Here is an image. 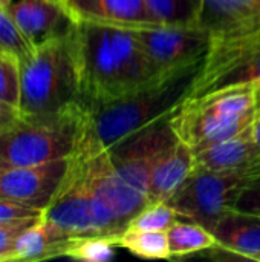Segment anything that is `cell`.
<instances>
[{
    "label": "cell",
    "mask_w": 260,
    "mask_h": 262,
    "mask_svg": "<svg viewBox=\"0 0 260 262\" xmlns=\"http://www.w3.org/2000/svg\"><path fill=\"white\" fill-rule=\"evenodd\" d=\"M170 126L176 138L185 143L195 154L245 132L254 123V112L245 115H221L201 106L182 101L172 112Z\"/></svg>",
    "instance_id": "cell-11"
},
{
    "label": "cell",
    "mask_w": 260,
    "mask_h": 262,
    "mask_svg": "<svg viewBox=\"0 0 260 262\" xmlns=\"http://www.w3.org/2000/svg\"><path fill=\"white\" fill-rule=\"evenodd\" d=\"M72 43L81 84L80 103L116 100L167 75L155 71L135 29L77 21Z\"/></svg>",
    "instance_id": "cell-1"
},
{
    "label": "cell",
    "mask_w": 260,
    "mask_h": 262,
    "mask_svg": "<svg viewBox=\"0 0 260 262\" xmlns=\"http://www.w3.org/2000/svg\"><path fill=\"white\" fill-rule=\"evenodd\" d=\"M40 216H43V212L38 209L0 198V221L3 223L23 221V220H32V218H40Z\"/></svg>",
    "instance_id": "cell-28"
},
{
    "label": "cell",
    "mask_w": 260,
    "mask_h": 262,
    "mask_svg": "<svg viewBox=\"0 0 260 262\" xmlns=\"http://www.w3.org/2000/svg\"><path fill=\"white\" fill-rule=\"evenodd\" d=\"M70 160L87 187L110 210L124 232L130 220L146 207V196L120 177L106 150L92 155L74 154Z\"/></svg>",
    "instance_id": "cell-10"
},
{
    "label": "cell",
    "mask_w": 260,
    "mask_h": 262,
    "mask_svg": "<svg viewBox=\"0 0 260 262\" xmlns=\"http://www.w3.org/2000/svg\"><path fill=\"white\" fill-rule=\"evenodd\" d=\"M199 28L211 40H228L260 35L259 0H204Z\"/></svg>",
    "instance_id": "cell-14"
},
{
    "label": "cell",
    "mask_w": 260,
    "mask_h": 262,
    "mask_svg": "<svg viewBox=\"0 0 260 262\" xmlns=\"http://www.w3.org/2000/svg\"><path fill=\"white\" fill-rule=\"evenodd\" d=\"M233 212L260 218V177L254 178L238 196Z\"/></svg>",
    "instance_id": "cell-27"
},
{
    "label": "cell",
    "mask_w": 260,
    "mask_h": 262,
    "mask_svg": "<svg viewBox=\"0 0 260 262\" xmlns=\"http://www.w3.org/2000/svg\"><path fill=\"white\" fill-rule=\"evenodd\" d=\"M260 84V35L211 40L205 60L185 100L210 94Z\"/></svg>",
    "instance_id": "cell-7"
},
{
    "label": "cell",
    "mask_w": 260,
    "mask_h": 262,
    "mask_svg": "<svg viewBox=\"0 0 260 262\" xmlns=\"http://www.w3.org/2000/svg\"><path fill=\"white\" fill-rule=\"evenodd\" d=\"M253 137H254L256 141L260 143V120L254 121V124H253Z\"/></svg>",
    "instance_id": "cell-31"
},
{
    "label": "cell",
    "mask_w": 260,
    "mask_h": 262,
    "mask_svg": "<svg viewBox=\"0 0 260 262\" xmlns=\"http://www.w3.org/2000/svg\"><path fill=\"white\" fill-rule=\"evenodd\" d=\"M254 121L260 120V84L256 86V106H254Z\"/></svg>",
    "instance_id": "cell-30"
},
{
    "label": "cell",
    "mask_w": 260,
    "mask_h": 262,
    "mask_svg": "<svg viewBox=\"0 0 260 262\" xmlns=\"http://www.w3.org/2000/svg\"><path fill=\"white\" fill-rule=\"evenodd\" d=\"M260 172H218L195 167L182 187L167 201L181 220L213 229L227 213L233 212L241 192Z\"/></svg>",
    "instance_id": "cell-5"
},
{
    "label": "cell",
    "mask_w": 260,
    "mask_h": 262,
    "mask_svg": "<svg viewBox=\"0 0 260 262\" xmlns=\"http://www.w3.org/2000/svg\"><path fill=\"white\" fill-rule=\"evenodd\" d=\"M256 261H259V262H260V256H257V258H256Z\"/></svg>",
    "instance_id": "cell-33"
},
{
    "label": "cell",
    "mask_w": 260,
    "mask_h": 262,
    "mask_svg": "<svg viewBox=\"0 0 260 262\" xmlns=\"http://www.w3.org/2000/svg\"><path fill=\"white\" fill-rule=\"evenodd\" d=\"M21 115H23V112H21L20 107L12 106V104L5 103V101L0 100V129L11 124L12 121H15Z\"/></svg>",
    "instance_id": "cell-29"
},
{
    "label": "cell",
    "mask_w": 260,
    "mask_h": 262,
    "mask_svg": "<svg viewBox=\"0 0 260 262\" xmlns=\"http://www.w3.org/2000/svg\"><path fill=\"white\" fill-rule=\"evenodd\" d=\"M204 60L167 74L121 98L80 103L86 120L74 154L92 155L107 150L138 130L172 115L188 97Z\"/></svg>",
    "instance_id": "cell-2"
},
{
    "label": "cell",
    "mask_w": 260,
    "mask_h": 262,
    "mask_svg": "<svg viewBox=\"0 0 260 262\" xmlns=\"http://www.w3.org/2000/svg\"><path fill=\"white\" fill-rule=\"evenodd\" d=\"M69 158L37 166L0 167V198L44 212L67 173Z\"/></svg>",
    "instance_id": "cell-12"
},
{
    "label": "cell",
    "mask_w": 260,
    "mask_h": 262,
    "mask_svg": "<svg viewBox=\"0 0 260 262\" xmlns=\"http://www.w3.org/2000/svg\"><path fill=\"white\" fill-rule=\"evenodd\" d=\"M196 167V155L182 141H176L155 164L149 189L147 204L167 203L187 181ZM146 204V206H147Z\"/></svg>",
    "instance_id": "cell-16"
},
{
    "label": "cell",
    "mask_w": 260,
    "mask_h": 262,
    "mask_svg": "<svg viewBox=\"0 0 260 262\" xmlns=\"http://www.w3.org/2000/svg\"><path fill=\"white\" fill-rule=\"evenodd\" d=\"M204 0H144L156 25L198 26Z\"/></svg>",
    "instance_id": "cell-20"
},
{
    "label": "cell",
    "mask_w": 260,
    "mask_h": 262,
    "mask_svg": "<svg viewBox=\"0 0 260 262\" xmlns=\"http://www.w3.org/2000/svg\"><path fill=\"white\" fill-rule=\"evenodd\" d=\"M84 120L81 104L41 115L23 114L0 129V167L37 166L72 157Z\"/></svg>",
    "instance_id": "cell-3"
},
{
    "label": "cell",
    "mask_w": 260,
    "mask_h": 262,
    "mask_svg": "<svg viewBox=\"0 0 260 262\" xmlns=\"http://www.w3.org/2000/svg\"><path fill=\"white\" fill-rule=\"evenodd\" d=\"M40 218L23 220V221H12V223H3V221H0V262H11L12 247H14L17 238L29 226H32L34 223H37Z\"/></svg>",
    "instance_id": "cell-26"
},
{
    "label": "cell",
    "mask_w": 260,
    "mask_h": 262,
    "mask_svg": "<svg viewBox=\"0 0 260 262\" xmlns=\"http://www.w3.org/2000/svg\"><path fill=\"white\" fill-rule=\"evenodd\" d=\"M34 51V46L20 31L8 6L0 3V52L11 54L23 60Z\"/></svg>",
    "instance_id": "cell-23"
},
{
    "label": "cell",
    "mask_w": 260,
    "mask_h": 262,
    "mask_svg": "<svg viewBox=\"0 0 260 262\" xmlns=\"http://www.w3.org/2000/svg\"><path fill=\"white\" fill-rule=\"evenodd\" d=\"M167 238L172 258L210 252L219 246L216 236L210 229L187 220H178L167 230Z\"/></svg>",
    "instance_id": "cell-19"
},
{
    "label": "cell",
    "mask_w": 260,
    "mask_h": 262,
    "mask_svg": "<svg viewBox=\"0 0 260 262\" xmlns=\"http://www.w3.org/2000/svg\"><path fill=\"white\" fill-rule=\"evenodd\" d=\"M135 32L158 74H170L202 61L211 45V35L199 26L156 25Z\"/></svg>",
    "instance_id": "cell-9"
},
{
    "label": "cell",
    "mask_w": 260,
    "mask_h": 262,
    "mask_svg": "<svg viewBox=\"0 0 260 262\" xmlns=\"http://www.w3.org/2000/svg\"><path fill=\"white\" fill-rule=\"evenodd\" d=\"M179 218L176 210L169 203L147 204L139 213H136L126 229L167 232Z\"/></svg>",
    "instance_id": "cell-24"
},
{
    "label": "cell",
    "mask_w": 260,
    "mask_h": 262,
    "mask_svg": "<svg viewBox=\"0 0 260 262\" xmlns=\"http://www.w3.org/2000/svg\"><path fill=\"white\" fill-rule=\"evenodd\" d=\"M9 2H11V0H0V3H5V5H8Z\"/></svg>",
    "instance_id": "cell-32"
},
{
    "label": "cell",
    "mask_w": 260,
    "mask_h": 262,
    "mask_svg": "<svg viewBox=\"0 0 260 262\" xmlns=\"http://www.w3.org/2000/svg\"><path fill=\"white\" fill-rule=\"evenodd\" d=\"M259 2H260V0H259Z\"/></svg>",
    "instance_id": "cell-34"
},
{
    "label": "cell",
    "mask_w": 260,
    "mask_h": 262,
    "mask_svg": "<svg viewBox=\"0 0 260 262\" xmlns=\"http://www.w3.org/2000/svg\"><path fill=\"white\" fill-rule=\"evenodd\" d=\"M43 216L74 238H118L123 233L110 210L87 187L70 158L67 173Z\"/></svg>",
    "instance_id": "cell-6"
},
{
    "label": "cell",
    "mask_w": 260,
    "mask_h": 262,
    "mask_svg": "<svg viewBox=\"0 0 260 262\" xmlns=\"http://www.w3.org/2000/svg\"><path fill=\"white\" fill-rule=\"evenodd\" d=\"M20 83L23 114L41 115L80 104L81 84L72 32L34 48L20 60Z\"/></svg>",
    "instance_id": "cell-4"
},
{
    "label": "cell",
    "mask_w": 260,
    "mask_h": 262,
    "mask_svg": "<svg viewBox=\"0 0 260 262\" xmlns=\"http://www.w3.org/2000/svg\"><path fill=\"white\" fill-rule=\"evenodd\" d=\"M116 238L110 236H87L75 238L66 252V258L86 262L112 261L116 255Z\"/></svg>",
    "instance_id": "cell-22"
},
{
    "label": "cell",
    "mask_w": 260,
    "mask_h": 262,
    "mask_svg": "<svg viewBox=\"0 0 260 262\" xmlns=\"http://www.w3.org/2000/svg\"><path fill=\"white\" fill-rule=\"evenodd\" d=\"M6 6L34 48L69 35L77 25L61 0H11Z\"/></svg>",
    "instance_id": "cell-13"
},
{
    "label": "cell",
    "mask_w": 260,
    "mask_h": 262,
    "mask_svg": "<svg viewBox=\"0 0 260 262\" xmlns=\"http://www.w3.org/2000/svg\"><path fill=\"white\" fill-rule=\"evenodd\" d=\"M20 60L11 54L0 52V100L20 107Z\"/></svg>",
    "instance_id": "cell-25"
},
{
    "label": "cell",
    "mask_w": 260,
    "mask_h": 262,
    "mask_svg": "<svg viewBox=\"0 0 260 262\" xmlns=\"http://www.w3.org/2000/svg\"><path fill=\"white\" fill-rule=\"evenodd\" d=\"M170 115L124 138L106 152L120 177L147 200L150 173L156 161L178 141Z\"/></svg>",
    "instance_id": "cell-8"
},
{
    "label": "cell",
    "mask_w": 260,
    "mask_h": 262,
    "mask_svg": "<svg viewBox=\"0 0 260 262\" xmlns=\"http://www.w3.org/2000/svg\"><path fill=\"white\" fill-rule=\"evenodd\" d=\"M211 232L219 244L216 250L251 261L260 256V218L257 216L230 212Z\"/></svg>",
    "instance_id": "cell-18"
},
{
    "label": "cell",
    "mask_w": 260,
    "mask_h": 262,
    "mask_svg": "<svg viewBox=\"0 0 260 262\" xmlns=\"http://www.w3.org/2000/svg\"><path fill=\"white\" fill-rule=\"evenodd\" d=\"M75 21L141 29L156 26L144 0H61Z\"/></svg>",
    "instance_id": "cell-15"
},
{
    "label": "cell",
    "mask_w": 260,
    "mask_h": 262,
    "mask_svg": "<svg viewBox=\"0 0 260 262\" xmlns=\"http://www.w3.org/2000/svg\"><path fill=\"white\" fill-rule=\"evenodd\" d=\"M75 238L41 216L15 241L11 261H43L66 255Z\"/></svg>",
    "instance_id": "cell-17"
},
{
    "label": "cell",
    "mask_w": 260,
    "mask_h": 262,
    "mask_svg": "<svg viewBox=\"0 0 260 262\" xmlns=\"http://www.w3.org/2000/svg\"><path fill=\"white\" fill-rule=\"evenodd\" d=\"M118 249H124L135 256L146 259H170L167 232L126 229L116 238Z\"/></svg>",
    "instance_id": "cell-21"
}]
</instances>
